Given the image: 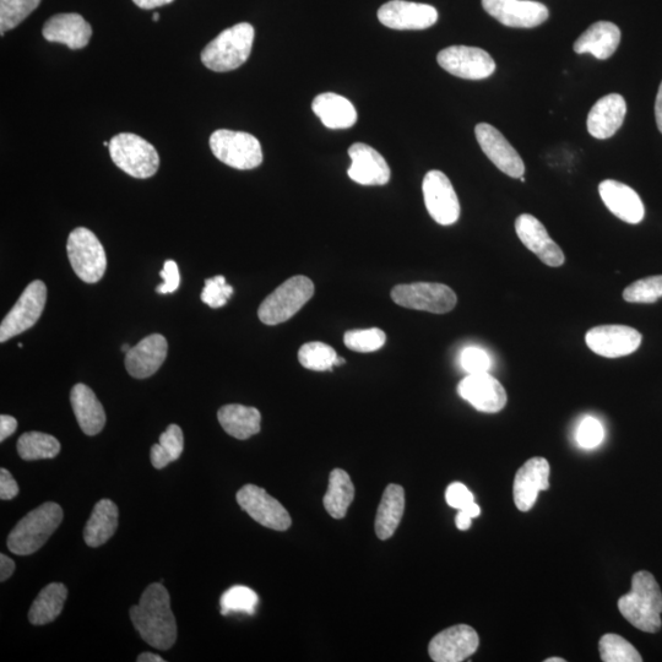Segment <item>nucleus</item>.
I'll use <instances>...</instances> for the list:
<instances>
[{
  "mask_svg": "<svg viewBox=\"0 0 662 662\" xmlns=\"http://www.w3.org/2000/svg\"><path fill=\"white\" fill-rule=\"evenodd\" d=\"M159 19H160V14H159V13H155L154 16H153V20H154V21H159Z\"/></svg>",
  "mask_w": 662,
  "mask_h": 662,
  "instance_id": "nucleus-60",
  "label": "nucleus"
},
{
  "mask_svg": "<svg viewBox=\"0 0 662 662\" xmlns=\"http://www.w3.org/2000/svg\"><path fill=\"white\" fill-rule=\"evenodd\" d=\"M312 110L329 129H349L357 122V111L354 105L344 96L325 92L313 100Z\"/></svg>",
  "mask_w": 662,
  "mask_h": 662,
  "instance_id": "nucleus-29",
  "label": "nucleus"
},
{
  "mask_svg": "<svg viewBox=\"0 0 662 662\" xmlns=\"http://www.w3.org/2000/svg\"><path fill=\"white\" fill-rule=\"evenodd\" d=\"M70 265L79 279L86 284H96L106 273L105 249L95 233L79 227L70 233L67 243Z\"/></svg>",
  "mask_w": 662,
  "mask_h": 662,
  "instance_id": "nucleus-8",
  "label": "nucleus"
},
{
  "mask_svg": "<svg viewBox=\"0 0 662 662\" xmlns=\"http://www.w3.org/2000/svg\"><path fill=\"white\" fill-rule=\"evenodd\" d=\"M460 366L468 374L485 373L491 370V356L480 347L469 346L460 354Z\"/></svg>",
  "mask_w": 662,
  "mask_h": 662,
  "instance_id": "nucleus-43",
  "label": "nucleus"
},
{
  "mask_svg": "<svg viewBox=\"0 0 662 662\" xmlns=\"http://www.w3.org/2000/svg\"><path fill=\"white\" fill-rule=\"evenodd\" d=\"M232 295L233 287L227 285L225 276L217 275L213 279L205 280L202 301L210 308L224 307Z\"/></svg>",
  "mask_w": 662,
  "mask_h": 662,
  "instance_id": "nucleus-42",
  "label": "nucleus"
},
{
  "mask_svg": "<svg viewBox=\"0 0 662 662\" xmlns=\"http://www.w3.org/2000/svg\"><path fill=\"white\" fill-rule=\"evenodd\" d=\"M655 118H656V124H658V128L662 133V83L659 88L658 96H656Z\"/></svg>",
  "mask_w": 662,
  "mask_h": 662,
  "instance_id": "nucleus-54",
  "label": "nucleus"
},
{
  "mask_svg": "<svg viewBox=\"0 0 662 662\" xmlns=\"http://www.w3.org/2000/svg\"><path fill=\"white\" fill-rule=\"evenodd\" d=\"M47 301V287L40 280L30 282L0 325V343L23 334L39 322Z\"/></svg>",
  "mask_w": 662,
  "mask_h": 662,
  "instance_id": "nucleus-10",
  "label": "nucleus"
},
{
  "mask_svg": "<svg viewBox=\"0 0 662 662\" xmlns=\"http://www.w3.org/2000/svg\"><path fill=\"white\" fill-rule=\"evenodd\" d=\"M210 149L217 160L236 170H254L263 162L262 145L249 133L216 130L210 137Z\"/></svg>",
  "mask_w": 662,
  "mask_h": 662,
  "instance_id": "nucleus-7",
  "label": "nucleus"
},
{
  "mask_svg": "<svg viewBox=\"0 0 662 662\" xmlns=\"http://www.w3.org/2000/svg\"><path fill=\"white\" fill-rule=\"evenodd\" d=\"M545 662H566V660L561 658H550V659H546Z\"/></svg>",
  "mask_w": 662,
  "mask_h": 662,
  "instance_id": "nucleus-58",
  "label": "nucleus"
},
{
  "mask_svg": "<svg viewBox=\"0 0 662 662\" xmlns=\"http://www.w3.org/2000/svg\"><path fill=\"white\" fill-rule=\"evenodd\" d=\"M515 231L524 246L533 252L548 267L558 268L564 264V253L548 235L545 226L535 216L520 215L515 221Z\"/></svg>",
  "mask_w": 662,
  "mask_h": 662,
  "instance_id": "nucleus-20",
  "label": "nucleus"
},
{
  "mask_svg": "<svg viewBox=\"0 0 662 662\" xmlns=\"http://www.w3.org/2000/svg\"><path fill=\"white\" fill-rule=\"evenodd\" d=\"M168 344L164 335H149L126 354V368L130 376L145 379L160 370L167 357Z\"/></svg>",
  "mask_w": 662,
  "mask_h": 662,
  "instance_id": "nucleus-24",
  "label": "nucleus"
},
{
  "mask_svg": "<svg viewBox=\"0 0 662 662\" xmlns=\"http://www.w3.org/2000/svg\"><path fill=\"white\" fill-rule=\"evenodd\" d=\"M447 503L454 509H464L470 503L475 502L474 495L469 491V488L460 482H454L447 488L446 492Z\"/></svg>",
  "mask_w": 662,
  "mask_h": 662,
  "instance_id": "nucleus-47",
  "label": "nucleus"
},
{
  "mask_svg": "<svg viewBox=\"0 0 662 662\" xmlns=\"http://www.w3.org/2000/svg\"><path fill=\"white\" fill-rule=\"evenodd\" d=\"M68 589L64 584L52 583L42 589L32 604L29 612V620L34 626H45L61 615L65 600H67Z\"/></svg>",
  "mask_w": 662,
  "mask_h": 662,
  "instance_id": "nucleus-34",
  "label": "nucleus"
},
{
  "mask_svg": "<svg viewBox=\"0 0 662 662\" xmlns=\"http://www.w3.org/2000/svg\"><path fill=\"white\" fill-rule=\"evenodd\" d=\"M482 7L499 23L517 29H533L550 16L546 5L534 0H482Z\"/></svg>",
  "mask_w": 662,
  "mask_h": 662,
  "instance_id": "nucleus-15",
  "label": "nucleus"
},
{
  "mask_svg": "<svg viewBox=\"0 0 662 662\" xmlns=\"http://www.w3.org/2000/svg\"><path fill=\"white\" fill-rule=\"evenodd\" d=\"M352 165L347 175L361 186H384L390 181V167L372 146L356 143L349 149Z\"/></svg>",
  "mask_w": 662,
  "mask_h": 662,
  "instance_id": "nucleus-22",
  "label": "nucleus"
},
{
  "mask_svg": "<svg viewBox=\"0 0 662 662\" xmlns=\"http://www.w3.org/2000/svg\"><path fill=\"white\" fill-rule=\"evenodd\" d=\"M550 488V464L544 458H533L520 468L515 475L513 496L515 506L522 512H529L536 503L540 491Z\"/></svg>",
  "mask_w": 662,
  "mask_h": 662,
  "instance_id": "nucleus-21",
  "label": "nucleus"
},
{
  "mask_svg": "<svg viewBox=\"0 0 662 662\" xmlns=\"http://www.w3.org/2000/svg\"><path fill=\"white\" fill-rule=\"evenodd\" d=\"M472 523V518L468 513H465L464 510H459L457 518H455V524H457L459 530H468L470 529Z\"/></svg>",
  "mask_w": 662,
  "mask_h": 662,
  "instance_id": "nucleus-53",
  "label": "nucleus"
},
{
  "mask_svg": "<svg viewBox=\"0 0 662 662\" xmlns=\"http://www.w3.org/2000/svg\"><path fill=\"white\" fill-rule=\"evenodd\" d=\"M378 19L393 30H426L437 23L438 12L432 5L390 0L378 10Z\"/></svg>",
  "mask_w": 662,
  "mask_h": 662,
  "instance_id": "nucleus-17",
  "label": "nucleus"
},
{
  "mask_svg": "<svg viewBox=\"0 0 662 662\" xmlns=\"http://www.w3.org/2000/svg\"><path fill=\"white\" fill-rule=\"evenodd\" d=\"M475 135L482 151L499 171L512 178L524 176L525 165L522 157L498 129L491 124L480 123L475 128Z\"/></svg>",
  "mask_w": 662,
  "mask_h": 662,
  "instance_id": "nucleus-16",
  "label": "nucleus"
},
{
  "mask_svg": "<svg viewBox=\"0 0 662 662\" xmlns=\"http://www.w3.org/2000/svg\"><path fill=\"white\" fill-rule=\"evenodd\" d=\"M237 502L249 517L265 528L285 531L292 524L285 507L263 488L254 485L242 487L237 493Z\"/></svg>",
  "mask_w": 662,
  "mask_h": 662,
  "instance_id": "nucleus-13",
  "label": "nucleus"
},
{
  "mask_svg": "<svg viewBox=\"0 0 662 662\" xmlns=\"http://www.w3.org/2000/svg\"><path fill=\"white\" fill-rule=\"evenodd\" d=\"M172 463V459L168 457V454L160 446V443L155 444L151 448V464L157 470L165 469L168 464Z\"/></svg>",
  "mask_w": 662,
  "mask_h": 662,
  "instance_id": "nucleus-49",
  "label": "nucleus"
},
{
  "mask_svg": "<svg viewBox=\"0 0 662 662\" xmlns=\"http://www.w3.org/2000/svg\"><path fill=\"white\" fill-rule=\"evenodd\" d=\"M63 520V509L59 504L47 502L20 520L8 536L10 552L18 556H29L45 546Z\"/></svg>",
  "mask_w": 662,
  "mask_h": 662,
  "instance_id": "nucleus-3",
  "label": "nucleus"
},
{
  "mask_svg": "<svg viewBox=\"0 0 662 662\" xmlns=\"http://www.w3.org/2000/svg\"><path fill=\"white\" fill-rule=\"evenodd\" d=\"M16 428H18V421H16L13 416H0V442H4L5 439L12 436L16 431Z\"/></svg>",
  "mask_w": 662,
  "mask_h": 662,
  "instance_id": "nucleus-50",
  "label": "nucleus"
},
{
  "mask_svg": "<svg viewBox=\"0 0 662 662\" xmlns=\"http://www.w3.org/2000/svg\"><path fill=\"white\" fill-rule=\"evenodd\" d=\"M70 401L81 431L88 436H96L106 425V414L100 400L85 384H77L72 389Z\"/></svg>",
  "mask_w": 662,
  "mask_h": 662,
  "instance_id": "nucleus-28",
  "label": "nucleus"
},
{
  "mask_svg": "<svg viewBox=\"0 0 662 662\" xmlns=\"http://www.w3.org/2000/svg\"><path fill=\"white\" fill-rule=\"evenodd\" d=\"M130 349H132V347H130L128 344H124L122 346V351L124 352V354H127V352H129Z\"/></svg>",
  "mask_w": 662,
  "mask_h": 662,
  "instance_id": "nucleus-59",
  "label": "nucleus"
},
{
  "mask_svg": "<svg viewBox=\"0 0 662 662\" xmlns=\"http://www.w3.org/2000/svg\"><path fill=\"white\" fill-rule=\"evenodd\" d=\"M618 609L639 631L659 632L662 624V593L654 575L647 571L634 574L632 590L618 600Z\"/></svg>",
  "mask_w": 662,
  "mask_h": 662,
  "instance_id": "nucleus-2",
  "label": "nucleus"
},
{
  "mask_svg": "<svg viewBox=\"0 0 662 662\" xmlns=\"http://www.w3.org/2000/svg\"><path fill=\"white\" fill-rule=\"evenodd\" d=\"M480 638L475 629L458 624L444 629L431 640L430 656L436 662H460L470 658L479 648Z\"/></svg>",
  "mask_w": 662,
  "mask_h": 662,
  "instance_id": "nucleus-18",
  "label": "nucleus"
},
{
  "mask_svg": "<svg viewBox=\"0 0 662 662\" xmlns=\"http://www.w3.org/2000/svg\"><path fill=\"white\" fill-rule=\"evenodd\" d=\"M585 343L596 355L618 358L636 352L642 344V335L627 325H600L586 333Z\"/></svg>",
  "mask_w": 662,
  "mask_h": 662,
  "instance_id": "nucleus-14",
  "label": "nucleus"
},
{
  "mask_svg": "<svg viewBox=\"0 0 662 662\" xmlns=\"http://www.w3.org/2000/svg\"><path fill=\"white\" fill-rule=\"evenodd\" d=\"M461 510H464L465 513H468L472 519L479 517L481 514V508L477 506L475 502L470 503L468 507H465Z\"/></svg>",
  "mask_w": 662,
  "mask_h": 662,
  "instance_id": "nucleus-56",
  "label": "nucleus"
},
{
  "mask_svg": "<svg viewBox=\"0 0 662 662\" xmlns=\"http://www.w3.org/2000/svg\"><path fill=\"white\" fill-rule=\"evenodd\" d=\"M662 297V275L649 276L633 282L623 291L624 301L629 303H654Z\"/></svg>",
  "mask_w": 662,
  "mask_h": 662,
  "instance_id": "nucleus-41",
  "label": "nucleus"
},
{
  "mask_svg": "<svg viewBox=\"0 0 662 662\" xmlns=\"http://www.w3.org/2000/svg\"><path fill=\"white\" fill-rule=\"evenodd\" d=\"M42 34L47 41L62 43L70 50H81L88 46L92 29L88 21L79 14H58L47 21Z\"/></svg>",
  "mask_w": 662,
  "mask_h": 662,
  "instance_id": "nucleus-26",
  "label": "nucleus"
},
{
  "mask_svg": "<svg viewBox=\"0 0 662 662\" xmlns=\"http://www.w3.org/2000/svg\"><path fill=\"white\" fill-rule=\"evenodd\" d=\"M160 275L165 282L156 287L157 293L166 295V293H173L178 290L179 285H181V274H179L176 262H173V260H167Z\"/></svg>",
  "mask_w": 662,
  "mask_h": 662,
  "instance_id": "nucleus-46",
  "label": "nucleus"
},
{
  "mask_svg": "<svg viewBox=\"0 0 662 662\" xmlns=\"http://www.w3.org/2000/svg\"><path fill=\"white\" fill-rule=\"evenodd\" d=\"M423 198L428 214L437 224L454 225L460 217V203L452 182L443 172L427 173L422 183Z\"/></svg>",
  "mask_w": 662,
  "mask_h": 662,
  "instance_id": "nucleus-11",
  "label": "nucleus"
},
{
  "mask_svg": "<svg viewBox=\"0 0 662 662\" xmlns=\"http://www.w3.org/2000/svg\"><path fill=\"white\" fill-rule=\"evenodd\" d=\"M396 305L416 311L446 314L457 306L458 297L449 286L437 282H414L392 290Z\"/></svg>",
  "mask_w": 662,
  "mask_h": 662,
  "instance_id": "nucleus-9",
  "label": "nucleus"
},
{
  "mask_svg": "<svg viewBox=\"0 0 662 662\" xmlns=\"http://www.w3.org/2000/svg\"><path fill=\"white\" fill-rule=\"evenodd\" d=\"M217 419L227 434L241 441L255 436L260 432L262 415L255 408L231 404L222 406L217 412Z\"/></svg>",
  "mask_w": 662,
  "mask_h": 662,
  "instance_id": "nucleus-30",
  "label": "nucleus"
},
{
  "mask_svg": "<svg viewBox=\"0 0 662 662\" xmlns=\"http://www.w3.org/2000/svg\"><path fill=\"white\" fill-rule=\"evenodd\" d=\"M602 202L611 213L627 224L637 225L645 216V208L638 193L627 184L606 179L599 186Z\"/></svg>",
  "mask_w": 662,
  "mask_h": 662,
  "instance_id": "nucleus-23",
  "label": "nucleus"
},
{
  "mask_svg": "<svg viewBox=\"0 0 662 662\" xmlns=\"http://www.w3.org/2000/svg\"><path fill=\"white\" fill-rule=\"evenodd\" d=\"M405 510V491L399 485L385 488L376 517V534L379 540H388L398 529Z\"/></svg>",
  "mask_w": 662,
  "mask_h": 662,
  "instance_id": "nucleus-32",
  "label": "nucleus"
},
{
  "mask_svg": "<svg viewBox=\"0 0 662 662\" xmlns=\"http://www.w3.org/2000/svg\"><path fill=\"white\" fill-rule=\"evenodd\" d=\"M159 443L172 461L178 460L184 449L182 428L177 425L168 426L167 430L161 434Z\"/></svg>",
  "mask_w": 662,
  "mask_h": 662,
  "instance_id": "nucleus-45",
  "label": "nucleus"
},
{
  "mask_svg": "<svg viewBox=\"0 0 662 662\" xmlns=\"http://www.w3.org/2000/svg\"><path fill=\"white\" fill-rule=\"evenodd\" d=\"M133 2L141 9L150 10L162 7V5L170 4L173 0H133Z\"/></svg>",
  "mask_w": 662,
  "mask_h": 662,
  "instance_id": "nucleus-52",
  "label": "nucleus"
},
{
  "mask_svg": "<svg viewBox=\"0 0 662 662\" xmlns=\"http://www.w3.org/2000/svg\"><path fill=\"white\" fill-rule=\"evenodd\" d=\"M15 571V563L12 558L5 556L4 553L0 555V582H5L12 577Z\"/></svg>",
  "mask_w": 662,
  "mask_h": 662,
  "instance_id": "nucleus-51",
  "label": "nucleus"
},
{
  "mask_svg": "<svg viewBox=\"0 0 662 662\" xmlns=\"http://www.w3.org/2000/svg\"><path fill=\"white\" fill-rule=\"evenodd\" d=\"M18 453L26 461L54 459L61 452V443L51 434L27 432L19 438Z\"/></svg>",
  "mask_w": 662,
  "mask_h": 662,
  "instance_id": "nucleus-35",
  "label": "nucleus"
},
{
  "mask_svg": "<svg viewBox=\"0 0 662 662\" xmlns=\"http://www.w3.org/2000/svg\"><path fill=\"white\" fill-rule=\"evenodd\" d=\"M19 495V486L8 470H0V498L2 501H10Z\"/></svg>",
  "mask_w": 662,
  "mask_h": 662,
  "instance_id": "nucleus-48",
  "label": "nucleus"
},
{
  "mask_svg": "<svg viewBox=\"0 0 662 662\" xmlns=\"http://www.w3.org/2000/svg\"><path fill=\"white\" fill-rule=\"evenodd\" d=\"M601 660L605 662H642L633 645L617 634H606L599 644Z\"/></svg>",
  "mask_w": 662,
  "mask_h": 662,
  "instance_id": "nucleus-38",
  "label": "nucleus"
},
{
  "mask_svg": "<svg viewBox=\"0 0 662 662\" xmlns=\"http://www.w3.org/2000/svg\"><path fill=\"white\" fill-rule=\"evenodd\" d=\"M314 295V284L307 276L297 275L286 280L273 293L265 298L258 309L260 322L278 325L287 322Z\"/></svg>",
  "mask_w": 662,
  "mask_h": 662,
  "instance_id": "nucleus-5",
  "label": "nucleus"
},
{
  "mask_svg": "<svg viewBox=\"0 0 662 662\" xmlns=\"http://www.w3.org/2000/svg\"><path fill=\"white\" fill-rule=\"evenodd\" d=\"M103 145H105L106 148H110V143H108V141H105V143H103Z\"/></svg>",
  "mask_w": 662,
  "mask_h": 662,
  "instance_id": "nucleus-61",
  "label": "nucleus"
},
{
  "mask_svg": "<svg viewBox=\"0 0 662 662\" xmlns=\"http://www.w3.org/2000/svg\"><path fill=\"white\" fill-rule=\"evenodd\" d=\"M627 115V103L620 94H610L595 103L588 116L591 137L605 140L613 137L622 127Z\"/></svg>",
  "mask_w": 662,
  "mask_h": 662,
  "instance_id": "nucleus-25",
  "label": "nucleus"
},
{
  "mask_svg": "<svg viewBox=\"0 0 662 662\" xmlns=\"http://www.w3.org/2000/svg\"><path fill=\"white\" fill-rule=\"evenodd\" d=\"M621 42V30L609 21H599L589 27L574 43L578 54L590 53L605 61L612 57Z\"/></svg>",
  "mask_w": 662,
  "mask_h": 662,
  "instance_id": "nucleus-27",
  "label": "nucleus"
},
{
  "mask_svg": "<svg viewBox=\"0 0 662 662\" xmlns=\"http://www.w3.org/2000/svg\"><path fill=\"white\" fill-rule=\"evenodd\" d=\"M338 355L333 347L314 341L301 347L298 351V360L307 370L324 372L331 371L335 366V360Z\"/></svg>",
  "mask_w": 662,
  "mask_h": 662,
  "instance_id": "nucleus-36",
  "label": "nucleus"
},
{
  "mask_svg": "<svg viewBox=\"0 0 662 662\" xmlns=\"http://www.w3.org/2000/svg\"><path fill=\"white\" fill-rule=\"evenodd\" d=\"M221 613L229 615L232 612H244L253 615L259 604L257 593L247 586H233L221 596Z\"/></svg>",
  "mask_w": 662,
  "mask_h": 662,
  "instance_id": "nucleus-39",
  "label": "nucleus"
},
{
  "mask_svg": "<svg viewBox=\"0 0 662 662\" xmlns=\"http://www.w3.org/2000/svg\"><path fill=\"white\" fill-rule=\"evenodd\" d=\"M110 155L116 166L134 178L156 175L160 157L153 145L132 133H121L110 141Z\"/></svg>",
  "mask_w": 662,
  "mask_h": 662,
  "instance_id": "nucleus-6",
  "label": "nucleus"
},
{
  "mask_svg": "<svg viewBox=\"0 0 662 662\" xmlns=\"http://www.w3.org/2000/svg\"><path fill=\"white\" fill-rule=\"evenodd\" d=\"M138 662H165L160 655L153 653H143L139 655Z\"/></svg>",
  "mask_w": 662,
  "mask_h": 662,
  "instance_id": "nucleus-55",
  "label": "nucleus"
},
{
  "mask_svg": "<svg viewBox=\"0 0 662 662\" xmlns=\"http://www.w3.org/2000/svg\"><path fill=\"white\" fill-rule=\"evenodd\" d=\"M387 341V335L378 328L350 330L344 335L347 349L355 352H374L381 350Z\"/></svg>",
  "mask_w": 662,
  "mask_h": 662,
  "instance_id": "nucleus-40",
  "label": "nucleus"
},
{
  "mask_svg": "<svg viewBox=\"0 0 662 662\" xmlns=\"http://www.w3.org/2000/svg\"><path fill=\"white\" fill-rule=\"evenodd\" d=\"M355 498V487L346 471L335 469L329 477V487L324 496V507L330 517L343 519Z\"/></svg>",
  "mask_w": 662,
  "mask_h": 662,
  "instance_id": "nucleus-33",
  "label": "nucleus"
},
{
  "mask_svg": "<svg viewBox=\"0 0 662 662\" xmlns=\"http://www.w3.org/2000/svg\"><path fill=\"white\" fill-rule=\"evenodd\" d=\"M253 41L254 27L248 23L237 24L211 41L200 58L205 67L213 72H231L248 61Z\"/></svg>",
  "mask_w": 662,
  "mask_h": 662,
  "instance_id": "nucleus-4",
  "label": "nucleus"
},
{
  "mask_svg": "<svg viewBox=\"0 0 662 662\" xmlns=\"http://www.w3.org/2000/svg\"><path fill=\"white\" fill-rule=\"evenodd\" d=\"M437 61L449 74L466 80H484L496 70L490 54L477 47H448L438 53Z\"/></svg>",
  "mask_w": 662,
  "mask_h": 662,
  "instance_id": "nucleus-12",
  "label": "nucleus"
},
{
  "mask_svg": "<svg viewBox=\"0 0 662 662\" xmlns=\"http://www.w3.org/2000/svg\"><path fill=\"white\" fill-rule=\"evenodd\" d=\"M130 620L144 642L168 650L177 640V623L171 609L170 594L161 583L148 586L138 605L130 609Z\"/></svg>",
  "mask_w": 662,
  "mask_h": 662,
  "instance_id": "nucleus-1",
  "label": "nucleus"
},
{
  "mask_svg": "<svg viewBox=\"0 0 662 662\" xmlns=\"http://www.w3.org/2000/svg\"><path fill=\"white\" fill-rule=\"evenodd\" d=\"M458 393L477 411L496 414L507 404V393L503 385L490 373L468 374L458 385Z\"/></svg>",
  "mask_w": 662,
  "mask_h": 662,
  "instance_id": "nucleus-19",
  "label": "nucleus"
},
{
  "mask_svg": "<svg viewBox=\"0 0 662 662\" xmlns=\"http://www.w3.org/2000/svg\"><path fill=\"white\" fill-rule=\"evenodd\" d=\"M41 0H0V34L15 29L39 7Z\"/></svg>",
  "mask_w": 662,
  "mask_h": 662,
  "instance_id": "nucleus-37",
  "label": "nucleus"
},
{
  "mask_svg": "<svg viewBox=\"0 0 662 662\" xmlns=\"http://www.w3.org/2000/svg\"><path fill=\"white\" fill-rule=\"evenodd\" d=\"M605 438L604 427L594 417H586L578 427L577 442L584 449L599 447Z\"/></svg>",
  "mask_w": 662,
  "mask_h": 662,
  "instance_id": "nucleus-44",
  "label": "nucleus"
},
{
  "mask_svg": "<svg viewBox=\"0 0 662 662\" xmlns=\"http://www.w3.org/2000/svg\"><path fill=\"white\" fill-rule=\"evenodd\" d=\"M345 363H346L345 358L336 357L335 366H343V365H345Z\"/></svg>",
  "mask_w": 662,
  "mask_h": 662,
  "instance_id": "nucleus-57",
  "label": "nucleus"
},
{
  "mask_svg": "<svg viewBox=\"0 0 662 662\" xmlns=\"http://www.w3.org/2000/svg\"><path fill=\"white\" fill-rule=\"evenodd\" d=\"M118 507L110 499L97 502L84 529V540L90 547L106 544L118 528Z\"/></svg>",
  "mask_w": 662,
  "mask_h": 662,
  "instance_id": "nucleus-31",
  "label": "nucleus"
}]
</instances>
